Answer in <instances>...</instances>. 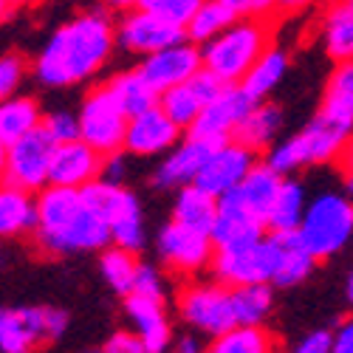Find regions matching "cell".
<instances>
[{"instance_id": "1", "label": "cell", "mask_w": 353, "mask_h": 353, "mask_svg": "<svg viewBox=\"0 0 353 353\" xmlns=\"http://www.w3.org/2000/svg\"><path fill=\"white\" fill-rule=\"evenodd\" d=\"M116 46V20L108 9L79 12L48 34L32 63V74L51 91L85 85L105 71Z\"/></svg>"}, {"instance_id": "2", "label": "cell", "mask_w": 353, "mask_h": 353, "mask_svg": "<svg viewBox=\"0 0 353 353\" xmlns=\"http://www.w3.org/2000/svg\"><path fill=\"white\" fill-rule=\"evenodd\" d=\"M34 243L48 257L102 252L110 241V226L74 187H43L37 192Z\"/></svg>"}, {"instance_id": "3", "label": "cell", "mask_w": 353, "mask_h": 353, "mask_svg": "<svg viewBox=\"0 0 353 353\" xmlns=\"http://www.w3.org/2000/svg\"><path fill=\"white\" fill-rule=\"evenodd\" d=\"M269 46L272 28L266 20H232L221 34L201 46V63L223 85H241Z\"/></svg>"}, {"instance_id": "4", "label": "cell", "mask_w": 353, "mask_h": 353, "mask_svg": "<svg viewBox=\"0 0 353 353\" xmlns=\"http://www.w3.org/2000/svg\"><path fill=\"white\" fill-rule=\"evenodd\" d=\"M350 133L336 128L331 119H325L322 113H314L311 122L297 130L294 136L274 141L266 150V164L277 170L280 175H294L297 170L316 167V164H328L336 161L345 150Z\"/></svg>"}, {"instance_id": "5", "label": "cell", "mask_w": 353, "mask_h": 353, "mask_svg": "<svg viewBox=\"0 0 353 353\" xmlns=\"http://www.w3.org/2000/svg\"><path fill=\"white\" fill-rule=\"evenodd\" d=\"M297 234L314 252L316 260H328L339 254L353 241V201L345 192L334 190L308 198Z\"/></svg>"}, {"instance_id": "6", "label": "cell", "mask_w": 353, "mask_h": 353, "mask_svg": "<svg viewBox=\"0 0 353 353\" xmlns=\"http://www.w3.org/2000/svg\"><path fill=\"white\" fill-rule=\"evenodd\" d=\"M71 325L63 308L48 305H0V353H34L48 342H60Z\"/></svg>"}, {"instance_id": "7", "label": "cell", "mask_w": 353, "mask_h": 353, "mask_svg": "<svg viewBox=\"0 0 353 353\" xmlns=\"http://www.w3.org/2000/svg\"><path fill=\"white\" fill-rule=\"evenodd\" d=\"M82 195L102 215V221L110 226L113 246L130 249L136 254L144 249L147 232H144L141 203H139V198L125 184H113V181L97 179L88 187H82Z\"/></svg>"}, {"instance_id": "8", "label": "cell", "mask_w": 353, "mask_h": 353, "mask_svg": "<svg viewBox=\"0 0 353 353\" xmlns=\"http://www.w3.org/2000/svg\"><path fill=\"white\" fill-rule=\"evenodd\" d=\"M179 316L181 322L201 334L203 339H218L221 334L238 325L232 303V288L221 280H195L179 291Z\"/></svg>"}, {"instance_id": "9", "label": "cell", "mask_w": 353, "mask_h": 353, "mask_svg": "<svg viewBox=\"0 0 353 353\" xmlns=\"http://www.w3.org/2000/svg\"><path fill=\"white\" fill-rule=\"evenodd\" d=\"M79 139L91 144L102 156L122 153L130 116L116 102V97L108 91V85L91 88L79 102Z\"/></svg>"}, {"instance_id": "10", "label": "cell", "mask_w": 353, "mask_h": 353, "mask_svg": "<svg viewBox=\"0 0 353 353\" xmlns=\"http://www.w3.org/2000/svg\"><path fill=\"white\" fill-rule=\"evenodd\" d=\"M156 252L164 266L181 277H195L212 266V234L190 229L179 221H167L156 234Z\"/></svg>"}, {"instance_id": "11", "label": "cell", "mask_w": 353, "mask_h": 353, "mask_svg": "<svg viewBox=\"0 0 353 353\" xmlns=\"http://www.w3.org/2000/svg\"><path fill=\"white\" fill-rule=\"evenodd\" d=\"M54 150H57V141L46 133L43 125L28 136L12 141L9 161H6V181L28 192H40L43 187H48Z\"/></svg>"}, {"instance_id": "12", "label": "cell", "mask_w": 353, "mask_h": 353, "mask_svg": "<svg viewBox=\"0 0 353 353\" xmlns=\"http://www.w3.org/2000/svg\"><path fill=\"white\" fill-rule=\"evenodd\" d=\"M254 164H257V153L249 150V147L241 144L238 139L212 144L207 159H203V164H201L195 184L201 190H207L210 195H215V198H223L246 179Z\"/></svg>"}, {"instance_id": "13", "label": "cell", "mask_w": 353, "mask_h": 353, "mask_svg": "<svg viewBox=\"0 0 353 353\" xmlns=\"http://www.w3.org/2000/svg\"><path fill=\"white\" fill-rule=\"evenodd\" d=\"M116 40H119V46L128 54L147 57V54L161 51L172 43L187 40V32L181 26L164 20L161 14L139 6L133 12L119 14V20H116Z\"/></svg>"}, {"instance_id": "14", "label": "cell", "mask_w": 353, "mask_h": 353, "mask_svg": "<svg viewBox=\"0 0 353 353\" xmlns=\"http://www.w3.org/2000/svg\"><path fill=\"white\" fill-rule=\"evenodd\" d=\"M252 108H254V99L243 91V85H223L215 94V99L201 110V116L187 133L210 144L229 141L234 139V133H238L241 122L246 119V113Z\"/></svg>"}, {"instance_id": "15", "label": "cell", "mask_w": 353, "mask_h": 353, "mask_svg": "<svg viewBox=\"0 0 353 353\" xmlns=\"http://www.w3.org/2000/svg\"><path fill=\"white\" fill-rule=\"evenodd\" d=\"M136 68L144 77V82L161 97V94L170 91V88L192 79L203 68V63H201V46L192 43V40L172 43V46H167L161 51H153V54L141 57Z\"/></svg>"}, {"instance_id": "16", "label": "cell", "mask_w": 353, "mask_h": 353, "mask_svg": "<svg viewBox=\"0 0 353 353\" xmlns=\"http://www.w3.org/2000/svg\"><path fill=\"white\" fill-rule=\"evenodd\" d=\"M212 274L215 280L234 285H249V283H269L272 280V249H269V234L246 246H232V249H215L212 257Z\"/></svg>"}, {"instance_id": "17", "label": "cell", "mask_w": 353, "mask_h": 353, "mask_svg": "<svg viewBox=\"0 0 353 353\" xmlns=\"http://www.w3.org/2000/svg\"><path fill=\"white\" fill-rule=\"evenodd\" d=\"M181 128L175 125L161 105H153L128 122V136H125V153L150 159V156H164L175 144L181 141Z\"/></svg>"}, {"instance_id": "18", "label": "cell", "mask_w": 353, "mask_h": 353, "mask_svg": "<svg viewBox=\"0 0 353 353\" xmlns=\"http://www.w3.org/2000/svg\"><path fill=\"white\" fill-rule=\"evenodd\" d=\"M269 249H272V280L269 283L274 288L303 285L319 263L297 232H269Z\"/></svg>"}, {"instance_id": "19", "label": "cell", "mask_w": 353, "mask_h": 353, "mask_svg": "<svg viewBox=\"0 0 353 353\" xmlns=\"http://www.w3.org/2000/svg\"><path fill=\"white\" fill-rule=\"evenodd\" d=\"M221 88H223V82H221L215 74H210V71L201 68L192 79L170 88L167 94H161V97H159V105L167 110V116H170V119L179 125L181 130H190V128L195 125V119L201 116V110L215 99V94L221 91Z\"/></svg>"}, {"instance_id": "20", "label": "cell", "mask_w": 353, "mask_h": 353, "mask_svg": "<svg viewBox=\"0 0 353 353\" xmlns=\"http://www.w3.org/2000/svg\"><path fill=\"white\" fill-rule=\"evenodd\" d=\"M102 164H105V156L99 150H94L91 144H85L82 139L63 141V144H57V150H54L48 184L82 190L102 175Z\"/></svg>"}, {"instance_id": "21", "label": "cell", "mask_w": 353, "mask_h": 353, "mask_svg": "<svg viewBox=\"0 0 353 353\" xmlns=\"http://www.w3.org/2000/svg\"><path fill=\"white\" fill-rule=\"evenodd\" d=\"M210 147H212L210 141L195 139V136L187 133V139L175 144L170 153H164L161 164L153 170V187L179 192L181 187L195 184L198 172H201V164L210 153Z\"/></svg>"}, {"instance_id": "22", "label": "cell", "mask_w": 353, "mask_h": 353, "mask_svg": "<svg viewBox=\"0 0 353 353\" xmlns=\"http://www.w3.org/2000/svg\"><path fill=\"white\" fill-rule=\"evenodd\" d=\"M125 314L130 319L133 331L144 339L147 353H167V347H172V325L167 319L164 300L141 297V294H128L125 297Z\"/></svg>"}, {"instance_id": "23", "label": "cell", "mask_w": 353, "mask_h": 353, "mask_svg": "<svg viewBox=\"0 0 353 353\" xmlns=\"http://www.w3.org/2000/svg\"><path fill=\"white\" fill-rule=\"evenodd\" d=\"M266 234H269V229H266V221H263L260 215L249 212L246 207H241V203L232 201V198H221L218 221L212 226L215 249L246 246V243H254L260 238H266Z\"/></svg>"}, {"instance_id": "24", "label": "cell", "mask_w": 353, "mask_h": 353, "mask_svg": "<svg viewBox=\"0 0 353 353\" xmlns=\"http://www.w3.org/2000/svg\"><path fill=\"white\" fill-rule=\"evenodd\" d=\"M37 226V192L14 184H0V241L34 234Z\"/></svg>"}, {"instance_id": "25", "label": "cell", "mask_w": 353, "mask_h": 353, "mask_svg": "<svg viewBox=\"0 0 353 353\" xmlns=\"http://www.w3.org/2000/svg\"><path fill=\"white\" fill-rule=\"evenodd\" d=\"M283 179H285V175H280L277 170H272L266 161H257L246 179L238 187H234L229 195H223V198L238 201L241 207H246L249 212H254V215H260L263 221H266L272 203H274V198L280 192Z\"/></svg>"}, {"instance_id": "26", "label": "cell", "mask_w": 353, "mask_h": 353, "mask_svg": "<svg viewBox=\"0 0 353 353\" xmlns=\"http://www.w3.org/2000/svg\"><path fill=\"white\" fill-rule=\"evenodd\" d=\"M316 113H322L336 128L353 136V60L336 63Z\"/></svg>"}, {"instance_id": "27", "label": "cell", "mask_w": 353, "mask_h": 353, "mask_svg": "<svg viewBox=\"0 0 353 353\" xmlns=\"http://www.w3.org/2000/svg\"><path fill=\"white\" fill-rule=\"evenodd\" d=\"M280 130H283L280 105L263 99V102H254V108L246 113V119L241 122L234 139H238L241 144H246L249 150L260 153V150H269V147L280 139Z\"/></svg>"}, {"instance_id": "28", "label": "cell", "mask_w": 353, "mask_h": 353, "mask_svg": "<svg viewBox=\"0 0 353 353\" xmlns=\"http://www.w3.org/2000/svg\"><path fill=\"white\" fill-rule=\"evenodd\" d=\"M288 65H291V60H288V51L283 48V46H269L266 51L260 54V60L252 65V71L243 77V91L254 99V102H263V99H269L277 88H280V82L285 79V74H288Z\"/></svg>"}, {"instance_id": "29", "label": "cell", "mask_w": 353, "mask_h": 353, "mask_svg": "<svg viewBox=\"0 0 353 353\" xmlns=\"http://www.w3.org/2000/svg\"><path fill=\"white\" fill-rule=\"evenodd\" d=\"M218 207H221V198L210 195L198 184H190V187H181L179 195H175L172 221H179V223H184L190 229L212 234V226L218 221Z\"/></svg>"}, {"instance_id": "30", "label": "cell", "mask_w": 353, "mask_h": 353, "mask_svg": "<svg viewBox=\"0 0 353 353\" xmlns=\"http://www.w3.org/2000/svg\"><path fill=\"white\" fill-rule=\"evenodd\" d=\"M305 207H308V195H305L303 181H297L294 175H285L272 210L266 215V229L269 232H297L305 215Z\"/></svg>"}, {"instance_id": "31", "label": "cell", "mask_w": 353, "mask_h": 353, "mask_svg": "<svg viewBox=\"0 0 353 353\" xmlns=\"http://www.w3.org/2000/svg\"><path fill=\"white\" fill-rule=\"evenodd\" d=\"M43 125V108L32 97H12L0 102V141H17Z\"/></svg>"}, {"instance_id": "32", "label": "cell", "mask_w": 353, "mask_h": 353, "mask_svg": "<svg viewBox=\"0 0 353 353\" xmlns=\"http://www.w3.org/2000/svg\"><path fill=\"white\" fill-rule=\"evenodd\" d=\"M274 285L272 283H249L232 288V303L238 325H263L274 308Z\"/></svg>"}, {"instance_id": "33", "label": "cell", "mask_w": 353, "mask_h": 353, "mask_svg": "<svg viewBox=\"0 0 353 353\" xmlns=\"http://www.w3.org/2000/svg\"><path fill=\"white\" fill-rule=\"evenodd\" d=\"M105 85H108V91L116 97V102L122 105V110L128 116H136V113H141L147 108L159 105V94L144 82V77L139 74V68L113 74Z\"/></svg>"}, {"instance_id": "34", "label": "cell", "mask_w": 353, "mask_h": 353, "mask_svg": "<svg viewBox=\"0 0 353 353\" xmlns=\"http://www.w3.org/2000/svg\"><path fill=\"white\" fill-rule=\"evenodd\" d=\"M139 257L130 249L122 246H108L99 252V272L105 277V283L110 285V291H116L119 297H128L136 285V274H139Z\"/></svg>"}, {"instance_id": "35", "label": "cell", "mask_w": 353, "mask_h": 353, "mask_svg": "<svg viewBox=\"0 0 353 353\" xmlns=\"http://www.w3.org/2000/svg\"><path fill=\"white\" fill-rule=\"evenodd\" d=\"M322 43H325L331 60H353V12L334 3L322 20Z\"/></svg>"}, {"instance_id": "36", "label": "cell", "mask_w": 353, "mask_h": 353, "mask_svg": "<svg viewBox=\"0 0 353 353\" xmlns=\"http://www.w3.org/2000/svg\"><path fill=\"white\" fill-rule=\"evenodd\" d=\"M272 334L263 325H234L212 339L210 353H272Z\"/></svg>"}, {"instance_id": "37", "label": "cell", "mask_w": 353, "mask_h": 353, "mask_svg": "<svg viewBox=\"0 0 353 353\" xmlns=\"http://www.w3.org/2000/svg\"><path fill=\"white\" fill-rule=\"evenodd\" d=\"M232 20H238V17L229 12V6L223 3V0H203V3L198 6V12L192 14V20L187 23V40L203 46L215 34H221Z\"/></svg>"}, {"instance_id": "38", "label": "cell", "mask_w": 353, "mask_h": 353, "mask_svg": "<svg viewBox=\"0 0 353 353\" xmlns=\"http://www.w3.org/2000/svg\"><path fill=\"white\" fill-rule=\"evenodd\" d=\"M26 77H28V60L20 51L0 54V102L17 97Z\"/></svg>"}, {"instance_id": "39", "label": "cell", "mask_w": 353, "mask_h": 353, "mask_svg": "<svg viewBox=\"0 0 353 353\" xmlns=\"http://www.w3.org/2000/svg\"><path fill=\"white\" fill-rule=\"evenodd\" d=\"M43 128L57 144L77 141L79 139V116H77V110H68V108H54V110L43 113Z\"/></svg>"}, {"instance_id": "40", "label": "cell", "mask_w": 353, "mask_h": 353, "mask_svg": "<svg viewBox=\"0 0 353 353\" xmlns=\"http://www.w3.org/2000/svg\"><path fill=\"white\" fill-rule=\"evenodd\" d=\"M201 3H203V0H141V9L156 12L164 20L181 26L184 32H187V23L192 20V14L198 12Z\"/></svg>"}, {"instance_id": "41", "label": "cell", "mask_w": 353, "mask_h": 353, "mask_svg": "<svg viewBox=\"0 0 353 353\" xmlns=\"http://www.w3.org/2000/svg\"><path fill=\"white\" fill-rule=\"evenodd\" d=\"M238 20H269L280 12V0H223Z\"/></svg>"}, {"instance_id": "42", "label": "cell", "mask_w": 353, "mask_h": 353, "mask_svg": "<svg viewBox=\"0 0 353 353\" xmlns=\"http://www.w3.org/2000/svg\"><path fill=\"white\" fill-rule=\"evenodd\" d=\"M130 294H141V297H153V300H164L167 294V285H164V277L161 272L153 266V263H141L139 266V274H136V285Z\"/></svg>"}, {"instance_id": "43", "label": "cell", "mask_w": 353, "mask_h": 353, "mask_svg": "<svg viewBox=\"0 0 353 353\" xmlns=\"http://www.w3.org/2000/svg\"><path fill=\"white\" fill-rule=\"evenodd\" d=\"M102 350L105 353H147V347H144V339L130 328V331H113L108 339H105V345H102Z\"/></svg>"}, {"instance_id": "44", "label": "cell", "mask_w": 353, "mask_h": 353, "mask_svg": "<svg viewBox=\"0 0 353 353\" xmlns=\"http://www.w3.org/2000/svg\"><path fill=\"white\" fill-rule=\"evenodd\" d=\"M331 342H334L331 331L316 328V331H308L297 345H294L291 353H331Z\"/></svg>"}, {"instance_id": "45", "label": "cell", "mask_w": 353, "mask_h": 353, "mask_svg": "<svg viewBox=\"0 0 353 353\" xmlns=\"http://www.w3.org/2000/svg\"><path fill=\"white\" fill-rule=\"evenodd\" d=\"M331 334H334L331 353H353V314L345 316Z\"/></svg>"}, {"instance_id": "46", "label": "cell", "mask_w": 353, "mask_h": 353, "mask_svg": "<svg viewBox=\"0 0 353 353\" xmlns=\"http://www.w3.org/2000/svg\"><path fill=\"white\" fill-rule=\"evenodd\" d=\"M125 175H128V164H125V156H122V153L105 156V164H102V175H99V179L113 181V184H125Z\"/></svg>"}, {"instance_id": "47", "label": "cell", "mask_w": 353, "mask_h": 353, "mask_svg": "<svg viewBox=\"0 0 353 353\" xmlns=\"http://www.w3.org/2000/svg\"><path fill=\"white\" fill-rule=\"evenodd\" d=\"M175 350L172 353H207L210 347H203V336L201 334H195V331H190V334H184L179 342L172 345Z\"/></svg>"}, {"instance_id": "48", "label": "cell", "mask_w": 353, "mask_h": 353, "mask_svg": "<svg viewBox=\"0 0 353 353\" xmlns=\"http://www.w3.org/2000/svg\"><path fill=\"white\" fill-rule=\"evenodd\" d=\"M105 9L113 12V14H125V12H133L141 6V0H102Z\"/></svg>"}, {"instance_id": "49", "label": "cell", "mask_w": 353, "mask_h": 353, "mask_svg": "<svg viewBox=\"0 0 353 353\" xmlns=\"http://www.w3.org/2000/svg\"><path fill=\"white\" fill-rule=\"evenodd\" d=\"M316 3V0H280V12H305Z\"/></svg>"}, {"instance_id": "50", "label": "cell", "mask_w": 353, "mask_h": 353, "mask_svg": "<svg viewBox=\"0 0 353 353\" xmlns=\"http://www.w3.org/2000/svg\"><path fill=\"white\" fill-rule=\"evenodd\" d=\"M6 161H9V144L0 141V184H6Z\"/></svg>"}, {"instance_id": "51", "label": "cell", "mask_w": 353, "mask_h": 353, "mask_svg": "<svg viewBox=\"0 0 353 353\" xmlns=\"http://www.w3.org/2000/svg\"><path fill=\"white\" fill-rule=\"evenodd\" d=\"M339 161H342V167H345V170H353V136L347 139V144H345V150H342Z\"/></svg>"}, {"instance_id": "52", "label": "cell", "mask_w": 353, "mask_h": 353, "mask_svg": "<svg viewBox=\"0 0 353 353\" xmlns=\"http://www.w3.org/2000/svg\"><path fill=\"white\" fill-rule=\"evenodd\" d=\"M345 300H347V305L353 308V266H350V272H347V277H345Z\"/></svg>"}, {"instance_id": "53", "label": "cell", "mask_w": 353, "mask_h": 353, "mask_svg": "<svg viewBox=\"0 0 353 353\" xmlns=\"http://www.w3.org/2000/svg\"><path fill=\"white\" fill-rule=\"evenodd\" d=\"M342 187H345L342 192H345V195L353 201V170H345V181H342Z\"/></svg>"}, {"instance_id": "54", "label": "cell", "mask_w": 353, "mask_h": 353, "mask_svg": "<svg viewBox=\"0 0 353 353\" xmlns=\"http://www.w3.org/2000/svg\"><path fill=\"white\" fill-rule=\"evenodd\" d=\"M9 9H12V6L6 3V0H0V23H3V20H6V14H9Z\"/></svg>"}, {"instance_id": "55", "label": "cell", "mask_w": 353, "mask_h": 353, "mask_svg": "<svg viewBox=\"0 0 353 353\" xmlns=\"http://www.w3.org/2000/svg\"><path fill=\"white\" fill-rule=\"evenodd\" d=\"M336 3H339V6H345L347 12H353V0H336Z\"/></svg>"}, {"instance_id": "56", "label": "cell", "mask_w": 353, "mask_h": 353, "mask_svg": "<svg viewBox=\"0 0 353 353\" xmlns=\"http://www.w3.org/2000/svg\"><path fill=\"white\" fill-rule=\"evenodd\" d=\"M9 6H23V3H28V0H6Z\"/></svg>"}, {"instance_id": "57", "label": "cell", "mask_w": 353, "mask_h": 353, "mask_svg": "<svg viewBox=\"0 0 353 353\" xmlns=\"http://www.w3.org/2000/svg\"><path fill=\"white\" fill-rule=\"evenodd\" d=\"M79 353H105L102 347H88V350H79Z\"/></svg>"}, {"instance_id": "58", "label": "cell", "mask_w": 353, "mask_h": 353, "mask_svg": "<svg viewBox=\"0 0 353 353\" xmlns=\"http://www.w3.org/2000/svg\"><path fill=\"white\" fill-rule=\"evenodd\" d=\"M3 263H6V254H3V246H0V269H3Z\"/></svg>"}, {"instance_id": "59", "label": "cell", "mask_w": 353, "mask_h": 353, "mask_svg": "<svg viewBox=\"0 0 353 353\" xmlns=\"http://www.w3.org/2000/svg\"><path fill=\"white\" fill-rule=\"evenodd\" d=\"M207 353H210V350H207Z\"/></svg>"}]
</instances>
